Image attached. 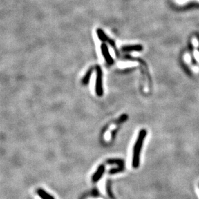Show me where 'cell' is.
Segmentation results:
<instances>
[{"mask_svg": "<svg viewBox=\"0 0 199 199\" xmlns=\"http://www.w3.org/2000/svg\"><path fill=\"white\" fill-rule=\"evenodd\" d=\"M93 70V67H91V68H90L88 70L86 74L84 75L83 79H82V83H83L84 85H86V84L89 83V81L90 79V77H91Z\"/></svg>", "mask_w": 199, "mask_h": 199, "instance_id": "obj_7", "label": "cell"}, {"mask_svg": "<svg viewBox=\"0 0 199 199\" xmlns=\"http://www.w3.org/2000/svg\"><path fill=\"white\" fill-rule=\"evenodd\" d=\"M96 82H95V92L99 97L103 95V88H102V69L99 65H96Z\"/></svg>", "mask_w": 199, "mask_h": 199, "instance_id": "obj_2", "label": "cell"}, {"mask_svg": "<svg viewBox=\"0 0 199 199\" xmlns=\"http://www.w3.org/2000/svg\"><path fill=\"white\" fill-rule=\"evenodd\" d=\"M142 47L141 45H128L124 46L121 48V51L124 52H129L133 51H141Z\"/></svg>", "mask_w": 199, "mask_h": 199, "instance_id": "obj_5", "label": "cell"}, {"mask_svg": "<svg viewBox=\"0 0 199 199\" xmlns=\"http://www.w3.org/2000/svg\"><path fill=\"white\" fill-rule=\"evenodd\" d=\"M146 135H147L146 130L142 129L140 130L133 149L131 164H132V167L133 168H137L140 165V152H141L143 143H144Z\"/></svg>", "mask_w": 199, "mask_h": 199, "instance_id": "obj_1", "label": "cell"}, {"mask_svg": "<svg viewBox=\"0 0 199 199\" xmlns=\"http://www.w3.org/2000/svg\"><path fill=\"white\" fill-rule=\"evenodd\" d=\"M105 170V167L104 165H100L97 168V171H95L94 175L92 177V181L93 182H97V181L100 179L101 177L103 175L104 172Z\"/></svg>", "mask_w": 199, "mask_h": 199, "instance_id": "obj_4", "label": "cell"}, {"mask_svg": "<svg viewBox=\"0 0 199 199\" xmlns=\"http://www.w3.org/2000/svg\"><path fill=\"white\" fill-rule=\"evenodd\" d=\"M37 192L38 195L42 199H55L54 197H52V195L48 193H46L43 189H38Z\"/></svg>", "mask_w": 199, "mask_h": 199, "instance_id": "obj_8", "label": "cell"}, {"mask_svg": "<svg viewBox=\"0 0 199 199\" xmlns=\"http://www.w3.org/2000/svg\"><path fill=\"white\" fill-rule=\"evenodd\" d=\"M96 32H97V35L99 39H100L101 41L108 42V39H110V37L107 36V35L104 33V32L102 30L101 28H97V30H96Z\"/></svg>", "mask_w": 199, "mask_h": 199, "instance_id": "obj_6", "label": "cell"}, {"mask_svg": "<svg viewBox=\"0 0 199 199\" xmlns=\"http://www.w3.org/2000/svg\"><path fill=\"white\" fill-rule=\"evenodd\" d=\"M101 53L103 55V57L104 58L106 62L108 64V65H112L114 63V60L112 58V57L111 56V55L110 54V52L108 50V47L106 43H102L101 45Z\"/></svg>", "mask_w": 199, "mask_h": 199, "instance_id": "obj_3", "label": "cell"}]
</instances>
